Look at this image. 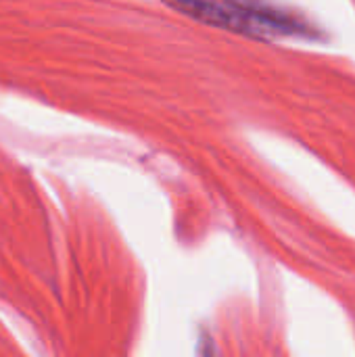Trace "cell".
Returning <instances> with one entry per match:
<instances>
[{"label":"cell","mask_w":355,"mask_h":357,"mask_svg":"<svg viewBox=\"0 0 355 357\" xmlns=\"http://www.w3.org/2000/svg\"><path fill=\"white\" fill-rule=\"evenodd\" d=\"M174 10L197 19L211 27L255 36V38H278V36H301L305 25L287 13L270 6L241 4L236 0H163Z\"/></svg>","instance_id":"1"}]
</instances>
